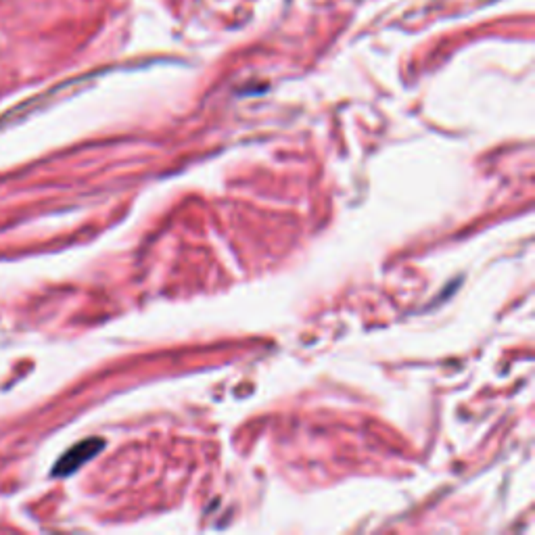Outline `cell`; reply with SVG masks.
Masks as SVG:
<instances>
[{"label": "cell", "mask_w": 535, "mask_h": 535, "mask_svg": "<svg viewBox=\"0 0 535 535\" xmlns=\"http://www.w3.org/2000/svg\"><path fill=\"white\" fill-rule=\"evenodd\" d=\"M103 448V441L101 439H86L82 444L69 448L65 452V456L55 464V471L53 475L57 477H65V475H72L76 473L82 464H86L88 460L95 458Z\"/></svg>", "instance_id": "obj_1"}]
</instances>
